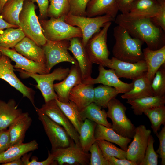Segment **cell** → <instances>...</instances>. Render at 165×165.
Masks as SVG:
<instances>
[{
	"mask_svg": "<svg viewBox=\"0 0 165 165\" xmlns=\"http://www.w3.org/2000/svg\"><path fill=\"white\" fill-rule=\"evenodd\" d=\"M114 21L132 37L145 43L150 49L156 50L165 45V31L150 18H133L121 13L116 16Z\"/></svg>",
	"mask_w": 165,
	"mask_h": 165,
	"instance_id": "obj_1",
	"label": "cell"
},
{
	"mask_svg": "<svg viewBox=\"0 0 165 165\" xmlns=\"http://www.w3.org/2000/svg\"><path fill=\"white\" fill-rule=\"evenodd\" d=\"M116 42L113 57L121 61L135 63L144 60L142 47L144 42L132 37L122 27L117 25L113 29Z\"/></svg>",
	"mask_w": 165,
	"mask_h": 165,
	"instance_id": "obj_2",
	"label": "cell"
},
{
	"mask_svg": "<svg viewBox=\"0 0 165 165\" xmlns=\"http://www.w3.org/2000/svg\"><path fill=\"white\" fill-rule=\"evenodd\" d=\"M36 6L31 0L24 1L19 17V27L23 32L25 36L42 47L47 40L42 31L39 18L35 12Z\"/></svg>",
	"mask_w": 165,
	"mask_h": 165,
	"instance_id": "obj_3",
	"label": "cell"
},
{
	"mask_svg": "<svg viewBox=\"0 0 165 165\" xmlns=\"http://www.w3.org/2000/svg\"><path fill=\"white\" fill-rule=\"evenodd\" d=\"M65 16L39 20L43 34L47 40L58 41L69 40L74 37L82 38L80 29L67 23Z\"/></svg>",
	"mask_w": 165,
	"mask_h": 165,
	"instance_id": "obj_4",
	"label": "cell"
},
{
	"mask_svg": "<svg viewBox=\"0 0 165 165\" xmlns=\"http://www.w3.org/2000/svg\"><path fill=\"white\" fill-rule=\"evenodd\" d=\"M16 70L20 72V77L25 78L31 77L37 83L36 86L41 91L45 103L57 99V96L53 88L55 81L63 80L68 74L69 68H59L54 69L51 73L39 74L28 72L20 69Z\"/></svg>",
	"mask_w": 165,
	"mask_h": 165,
	"instance_id": "obj_5",
	"label": "cell"
},
{
	"mask_svg": "<svg viewBox=\"0 0 165 165\" xmlns=\"http://www.w3.org/2000/svg\"><path fill=\"white\" fill-rule=\"evenodd\" d=\"M112 22L106 23L102 28L95 33L88 40L86 48L92 63L107 67L110 62V52L107 44L108 30Z\"/></svg>",
	"mask_w": 165,
	"mask_h": 165,
	"instance_id": "obj_6",
	"label": "cell"
},
{
	"mask_svg": "<svg viewBox=\"0 0 165 165\" xmlns=\"http://www.w3.org/2000/svg\"><path fill=\"white\" fill-rule=\"evenodd\" d=\"M107 108V116L112 121V128L123 137L133 138L136 127L126 115V107L114 97L109 102Z\"/></svg>",
	"mask_w": 165,
	"mask_h": 165,
	"instance_id": "obj_7",
	"label": "cell"
},
{
	"mask_svg": "<svg viewBox=\"0 0 165 165\" xmlns=\"http://www.w3.org/2000/svg\"><path fill=\"white\" fill-rule=\"evenodd\" d=\"M115 19L107 15L90 17L68 14L65 16V21L67 23L80 29L82 34V42L85 46L89 39L106 23L114 21Z\"/></svg>",
	"mask_w": 165,
	"mask_h": 165,
	"instance_id": "obj_8",
	"label": "cell"
},
{
	"mask_svg": "<svg viewBox=\"0 0 165 165\" xmlns=\"http://www.w3.org/2000/svg\"><path fill=\"white\" fill-rule=\"evenodd\" d=\"M51 145V150L68 147L75 144L65 129L34 106Z\"/></svg>",
	"mask_w": 165,
	"mask_h": 165,
	"instance_id": "obj_9",
	"label": "cell"
},
{
	"mask_svg": "<svg viewBox=\"0 0 165 165\" xmlns=\"http://www.w3.org/2000/svg\"><path fill=\"white\" fill-rule=\"evenodd\" d=\"M69 40L58 41L47 40L42 46L46 59V66L48 73L56 64L62 62H68L78 65L75 59L68 51Z\"/></svg>",
	"mask_w": 165,
	"mask_h": 165,
	"instance_id": "obj_10",
	"label": "cell"
},
{
	"mask_svg": "<svg viewBox=\"0 0 165 165\" xmlns=\"http://www.w3.org/2000/svg\"><path fill=\"white\" fill-rule=\"evenodd\" d=\"M53 160L57 164L89 165L90 154L75 144L67 147L51 150Z\"/></svg>",
	"mask_w": 165,
	"mask_h": 165,
	"instance_id": "obj_11",
	"label": "cell"
},
{
	"mask_svg": "<svg viewBox=\"0 0 165 165\" xmlns=\"http://www.w3.org/2000/svg\"><path fill=\"white\" fill-rule=\"evenodd\" d=\"M14 68L10 59L7 56L2 55L0 57V78L19 91L23 97H27L33 106H35V91L20 81L14 73Z\"/></svg>",
	"mask_w": 165,
	"mask_h": 165,
	"instance_id": "obj_12",
	"label": "cell"
},
{
	"mask_svg": "<svg viewBox=\"0 0 165 165\" xmlns=\"http://www.w3.org/2000/svg\"><path fill=\"white\" fill-rule=\"evenodd\" d=\"M39 109L52 120L62 126L75 144L79 146V134L57 104L55 100L45 103Z\"/></svg>",
	"mask_w": 165,
	"mask_h": 165,
	"instance_id": "obj_13",
	"label": "cell"
},
{
	"mask_svg": "<svg viewBox=\"0 0 165 165\" xmlns=\"http://www.w3.org/2000/svg\"><path fill=\"white\" fill-rule=\"evenodd\" d=\"M151 133V130L147 129L144 125H141L136 127L133 139L127 151V160L139 165L144 157Z\"/></svg>",
	"mask_w": 165,
	"mask_h": 165,
	"instance_id": "obj_14",
	"label": "cell"
},
{
	"mask_svg": "<svg viewBox=\"0 0 165 165\" xmlns=\"http://www.w3.org/2000/svg\"><path fill=\"white\" fill-rule=\"evenodd\" d=\"M103 66L99 65V73L96 78L91 77L82 81L86 84L93 85L96 84H101L104 85L111 86L115 88L119 94L125 93L132 88L133 83H125L120 80L117 76L114 70L105 69Z\"/></svg>",
	"mask_w": 165,
	"mask_h": 165,
	"instance_id": "obj_15",
	"label": "cell"
},
{
	"mask_svg": "<svg viewBox=\"0 0 165 165\" xmlns=\"http://www.w3.org/2000/svg\"><path fill=\"white\" fill-rule=\"evenodd\" d=\"M107 67L114 70L119 78L132 80L140 76L147 70L146 64L144 60L130 63L120 61L113 57L110 59Z\"/></svg>",
	"mask_w": 165,
	"mask_h": 165,
	"instance_id": "obj_16",
	"label": "cell"
},
{
	"mask_svg": "<svg viewBox=\"0 0 165 165\" xmlns=\"http://www.w3.org/2000/svg\"><path fill=\"white\" fill-rule=\"evenodd\" d=\"M68 50L73 54L77 61L81 75L82 81L91 77L92 63L87 54L81 38L74 37L69 40Z\"/></svg>",
	"mask_w": 165,
	"mask_h": 165,
	"instance_id": "obj_17",
	"label": "cell"
},
{
	"mask_svg": "<svg viewBox=\"0 0 165 165\" xmlns=\"http://www.w3.org/2000/svg\"><path fill=\"white\" fill-rule=\"evenodd\" d=\"M0 52L2 55L7 56L14 61V68L34 73L45 74L48 72L46 65L31 61L19 53L15 49L0 46Z\"/></svg>",
	"mask_w": 165,
	"mask_h": 165,
	"instance_id": "obj_18",
	"label": "cell"
},
{
	"mask_svg": "<svg viewBox=\"0 0 165 165\" xmlns=\"http://www.w3.org/2000/svg\"><path fill=\"white\" fill-rule=\"evenodd\" d=\"M82 82V79L79 66L73 65L66 78L61 82L53 84L57 99L62 102H68L71 90L74 86Z\"/></svg>",
	"mask_w": 165,
	"mask_h": 165,
	"instance_id": "obj_19",
	"label": "cell"
},
{
	"mask_svg": "<svg viewBox=\"0 0 165 165\" xmlns=\"http://www.w3.org/2000/svg\"><path fill=\"white\" fill-rule=\"evenodd\" d=\"M160 7L159 0H134L126 15L133 18H152L158 14Z\"/></svg>",
	"mask_w": 165,
	"mask_h": 165,
	"instance_id": "obj_20",
	"label": "cell"
},
{
	"mask_svg": "<svg viewBox=\"0 0 165 165\" xmlns=\"http://www.w3.org/2000/svg\"><path fill=\"white\" fill-rule=\"evenodd\" d=\"M14 48L28 59L46 65L45 56L42 47L29 38L25 36Z\"/></svg>",
	"mask_w": 165,
	"mask_h": 165,
	"instance_id": "obj_21",
	"label": "cell"
},
{
	"mask_svg": "<svg viewBox=\"0 0 165 165\" xmlns=\"http://www.w3.org/2000/svg\"><path fill=\"white\" fill-rule=\"evenodd\" d=\"M142 51L147 67L146 76L151 83L156 71L165 64V45L155 50L147 47Z\"/></svg>",
	"mask_w": 165,
	"mask_h": 165,
	"instance_id": "obj_22",
	"label": "cell"
},
{
	"mask_svg": "<svg viewBox=\"0 0 165 165\" xmlns=\"http://www.w3.org/2000/svg\"><path fill=\"white\" fill-rule=\"evenodd\" d=\"M119 11L116 0H90L86 6V16L105 15L115 19Z\"/></svg>",
	"mask_w": 165,
	"mask_h": 165,
	"instance_id": "obj_23",
	"label": "cell"
},
{
	"mask_svg": "<svg viewBox=\"0 0 165 165\" xmlns=\"http://www.w3.org/2000/svg\"><path fill=\"white\" fill-rule=\"evenodd\" d=\"M94 97L93 85L82 82L72 89L69 94V99L74 103L81 111L93 102Z\"/></svg>",
	"mask_w": 165,
	"mask_h": 165,
	"instance_id": "obj_24",
	"label": "cell"
},
{
	"mask_svg": "<svg viewBox=\"0 0 165 165\" xmlns=\"http://www.w3.org/2000/svg\"><path fill=\"white\" fill-rule=\"evenodd\" d=\"M32 122V119L28 112H22L9 127L10 146L23 142L25 133Z\"/></svg>",
	"mask_w": 165,
	"mask_h": 165,
	"instance_id": "obj_25",
	"label": "cell"
},
{
	"mask_svg": "<svg viewBox=\"0 0 165 165\" xmlns=\"http://www.w3.org/2000/svg\"><path fill=\"white\" fill-rule=\"evenodd\" d=\"M38 144L35 140L17 144L9 147L0 153V163L3 164L21 158L24 154L38 148Z\"/></svg>",
	"mask_w": 165,
	"mask_h": 165,
	"instance_id": "obj_26",
	"label": "cell"
},
{
	"mask_svg": "<svg viewBox=\"0 0 165 165\" xmlns=\"http://www.w3.org/2000/svg\"><path fill=\"white\" fill-rule=\"evenodd\" d=\"M17 106L13 99L7 102L0 100V130L7 129L22 113Z\"/></svg>",
	"mask_w": 165,
	"mask_h": 165,
	"instance_id": "obj_27",
	"label": "cell"
},
{
	"mask_svg": "<svg viewBox=\"0 0 165 165\" xmlns=\"http://www.w3.org/2000/svg\"><path fill=\"white\" fill-rule=\"evenodd\" d=\"M96 140H104L114 143L127 151L131 138L123 137L115 132L112 128L97 124L94 131Z\"/></svg>",
	"mask_w": 165,
	"mask_h": 165,
	"instance_id": "obj_28",
	"label": "cell"
},
{
	"mask_svg": "<svg viewBox=\"0 0 165 165\" xmlns=\"http://www.w3.org/2000/svg\"><path fill=\"white\" fill-rule=\"evenodd\" d=\"M146 72L133 80V85L131 89L121 96L127 100L153 96L151 87V82L147 79Z\"/></svg>",
	"mask_w": 165,
	"mask_h": 165,
	"instance_id": "obj_29",
	"label": "cell"
},
{
	"mask_svg": "<svg viewBox=\"0 0 165 165\" xmlns=\"http://www.w3.org/2000/svg\"><path fill=\"white\" fill-rule=\"evenodd\" d=\"M127 103L131 105L136 115H142L144 111L153 107L163 106L165 104V96H152L128 100Z\"/></svg>",
	"mask_w": 165,
	"mask_h": 165,
	"instance_id": "obj_30",
	"label": "cell"
},
{
	"mask_svg": "<svg viewBox=\"0 0 165 165\" xmlns=\"http://www.w3.org/2000/svg\"><path fill=\"white\" fill-rule=\"evenodd\" d=\"M82 119H89L97 124L111 128L112 124L107 119V112L94 102L80 111Z\"/></svg>",
	"mask_w": 165,
	"mask_h": 165,
	"instance_id": "obj_31",
	"label": "cell"
},
{
	"mask_svg": "<svg viewBox=\"0 0 165 165\" xmlns=\"http://www.w3.org/2000/svg\"><path fill=\"white\" fill-rule=\"evenodd\" d=\"M25 0H8L0 13L8 23L19 27V17Z\"/></svg>",
	"mask_w": 165,
	"mask_h": 165,
	"instance_id": "obj_32",
	"label": "cell"
},
{
	"mask_svg": "<svg viewBox=\"0 0 165 165\" xmlns=\"http://www.w3.org/2000/svg\"><path fill=\"white\" fill-rule=\"evenodd\" d=\"M97 124L86 119L81 127L79 133V146L85 152H88L91 146L96 141L94 131Z\"/></svg>",
	"mask_w": 165,
	"mask_h": 165,
	"instance_id": "obj_33",
	"label": "cell"
},
{
	"mask_svg": "<svg viewBox=\"0 0 165 165\" xmlns=\"http://www.w3.org/2000/svg\"><path fill=\"white\" fill-rule=\"evenodd\" d=\"M60 108L73 124L79 134L81 127L84 120L81 116L80 111L73 102L70 101L63 102L57 99H55Z\"/></svg>",
	"mask_w": 165,
	"mask_h": 165,
	"instance_id": "obj_34",
	"label": "cell"
},
{
	"mask_svg": "<svg viewBox=\"0 0 165 165\" xmlns=\"http://www.w3.org/2000/svg\"><path fill=\"white\" fill-rule=\"evenodd\" d=\"M25 35L20 27L9 28L0 32V46L13 48Z\"/></svg>",
	"mask_w": 165,
	"mask_h": 165,
	"instance_id": "obj_35",
	"label": "cell"
},
{
	"mask_svg": "<svg viewBox=\"0 0 165 165\" xmlns=\"http://www.w3.org/2000/svg\"><path fill=\"white\" fill-rule=\"evenodd\" d=\"M118 94L117 91L113 87L100 85L94 87L93 102L102 108H106L110 101Z\"/></svg>",
	"mask_w": 165,
	"mask_h": 165,
	"instance_id": "obj_36",
	"label": "cell"
},
{
	"mask_svg": "<svg viewBox=\"0 0 165 165\" xmlns=\"http://www.w3.org/2000/svg\"><path fill=\"white\" fill-rule=\"evenodd\" d=\"M143 113L149 119L151 127L155 134L158 133L162 125H165V105L146 110L144 111Z\"/></svg>",
	"mask_w": 165,
	"mask_h": 165,
	"instance_id": "obj_37",
	"label": "cell"
},
{
	"mask_svg": "<svg viewBox=\"0 0 165 165\" xmlns=\"http://www.w3.org/2000/svg\"><path fill=\"white\" fill-rule=\"evenodd\" d=\"M50 5L47 11V16L57 18L65 16L69 13L70 6L68 0H49Z\"/></svg>",
	"mask_w": 165,
	"mask_h": 165,
	"instance_id": "obj_38",
	"label": "cell"
},
{
	"mask_svg": "<svg viewBox=\"0 0 165 165\" xmlns=\"http://www.w3.org/2000/svg\"><path fill=\"white\" fill-rule=\"evenodd\" d=\"M151 87L153 96H165V64L156 72L151 82Z\"/></svg>",
	"mask_w": 165,
	"mask_h": 165,
	"instance_id": "obj_39",
	"label": "cell"
},
{
	"mask_svg": "<svg viewBox=\"0 0 165 165\" xmlns=\"http://www.w3.org/2000/svg\"><path fill=\"white\" fill-rule=\"evenodd\" d=\"M96 141L104 154L119 159H127V151L105 140H97Z\"/></svg>",
	"mask_w": 165,
	"mask_h": 165,
	"instance_id": "obj_40",
	"label": "cell"
},
{
	"mask_svg": "<svg viewBox=\"0 0 165 165\" xmlns=\"http://www.w3.org/2000/svg\"><path fill=\"white\" fill-rule=\"evenodd\" d=\"M154 138L151 134L148 138L144 157L139 165H157L158 155L154 148Z\"/></svg>",
	"mask_w": 165,
	"mask_h": 165,
	"instance_id": "obj_41",
	"label": "cell"
},
{
	"mask_svg": "<svg viewBox=\"0 0 165 165\" xmlns=\"http://www.w3.org/2000/svg\"><path fill=\"white\" fill-rule=\"evenodd\" d=\"M90 165H112L106 159L99 146L95 141L90 148Z\"/></svg>",
	"mask_w": 165,
	"mask_h": 165,
	"instance_id": "obj_42",
	"label": "cell"
},
{
	"mask_svg": "<svg viewBox=\"0 0 165 165\" xmlns=\"http://www.w3.org/2000/svg\"><path fill=\"white\" fill-rule=\"evenodd\" d=\"M70 6L68 14L78 16H86V7L90 0H68Z\"/></svg>",
	"mask_w": 165,
	"mask_h": 165,
	"instance_id": "obj_43",
	"label": "cell"
},
{
	"mask_svg": "<svg viewBox=\"0 0 165 165\" xmlns=\"http://www.w3.org/2000/svg\"><path fill=\"white\" fill-rule=\"evenodd\" d=\"M32 153H27L24 155L21 158L24 165H57L56 163L53 160V155L50 152L48 151L47 158L45 160L38 161L36 157H32L31 160L29 161V159Z\"/></svg>",
	"mask_w": 165,
	"mask_h": 165,
	"instance_id": "obj_44",
	"label": "cell"
},
{
	"mask_svg": "<svg viewBox=\"0 0 165 165\" xmlns=\"http://www.w3.org/2000/svg\"><path fill=\"white\" fill-rule=\"evenodd\" d=\"M159 140V146L156 151L161 159V164L165 165V125L162 128L160 132L156 134Z\"/></svg>",
	"mask_w": 165,
	"mask_h": 165,
	"instance_id": "obj_45",
	"label": "cell"
},
{
	"mask_svg": "<svg viewBox=\"0 0 165 165\" xmlns=\"http://www.w3.org/2000/svg\"><path fill=\"white\" fill-rule=\"evenodd\" d=\"M160 7L158 14L151 18L153 23L165 31V0H159Z\"/></svg>",
	"mask_w": 165,
	"mask_h": 165,
	"instance_id": "obj_46",
	"label": "cell"
},
{
	"mask_svg": "<svg viewBox=\"0 0 165 165\" xmlns=\"http://www.w3.org/2000/svg\"><path fill=\"white\" fill-rule=\"evenodd\" d=\"M10 138L8 129L0 130V153L10 147Z\"/></svg>",
	"mask_w": 165,
	"mask_h": 165,
	"instance_id": "obj_47",
	"label": "cell"
},
{
	"mask_svg": "<svg viewBox=\"0 0 165 165\" xmlns=\"http://www.w3.org/2000/svg\"><path fill=\"white\" fill-rule=\"evenodd\" d=\"M38 5L39 11V19H46L49 7V0H31Z\"/></svg>",
	"mask_w": 165,
	"mask_h": 165,
	"instance_id": "obj_48",
	"label": "cell"
},
{
	"mask_svg": "<svg viewBox=\"0 0 165 165\" xmlns=\"http://www.w3.org/2000/svg\"><path fill=\"white\" fill-rule=\"evenodd\" d=\"M106 159L112 165H138L135 162L125 159H120L110 156L103 153Z\"/></svg>",
	"mask_w": 165,
	"mask_h": 165,
	"instance_id": "obj_49",
	"label": "cell"
},
{
	"mask_svg": "<svg viewBox=\"0 0 165 165\" xmlns=\"http://www.w3.org/2000/svg\"><path fill=\"white\" fill-rule=\"evenodd\" d=\"M134 0H116L119 11L123 14L128 13Z\"/></svg>",
	"mask_w": 165,
	"mask_h": 165,
	"instance_id": "obj_50",
	"label": "cell"
},
{
	"mask_svg": "<svg viewBox=\"0 0 165 165\" xmlns=\"http://www.w3.org/2000/svg\"><path fill=\"white\" fill-rule=\"evenodd\" d=\"M18 27L11 25L4 20L2 16L0 14V32L5 29L10 28H16Z\"/></svg>",
	"mask_w": 165,
	"mask_h": 165,
	"instance_id": "obj_51",
	"label": "cell"
},
{
	"mask_svg": "<svg viewBox=\"0 0 165 165\" xmlns=\"http://www.w3.org/2000/svg\"><path fill=\"white\" fill-rule=\"evenodd\" d=\"M2 165H24L21 158L10 162L1 164Z\"/></svg>",
	"mask_w": 165,
	"mask_h": 165,
	"instance_id": "obj_52",
	"label": "cell"
},
{
	"mask_svg": "<svg viewBox=\"0 0 165 165\" xmlns=\"http://www.w3.org/2000/svg\"><path fill=\"white\" fill-rule=\"evenodd\" d=\"M8 0H0V13L2 11L4 4Z\"/></svg>",
	"mask_w": 165,
	"mask_h": 165,
	"instance_id": "obj_53",
	"label": "cell"
},
{
	"mask_svg": "<svg viewBox=\"0 0 165 165\" xmlns=\"http://www.w3.org/2000/svg\"><path fill=\"white\" fill-rule=\"evenodd\" d=\"M2 53H1V52H0V57L1 56V55H2Z\"/></svg>",
	"mask_w": 165,
	"mask_h": 165,
	"instance_id": "obj_54",
	"label": "cell"
}]
</instances>
